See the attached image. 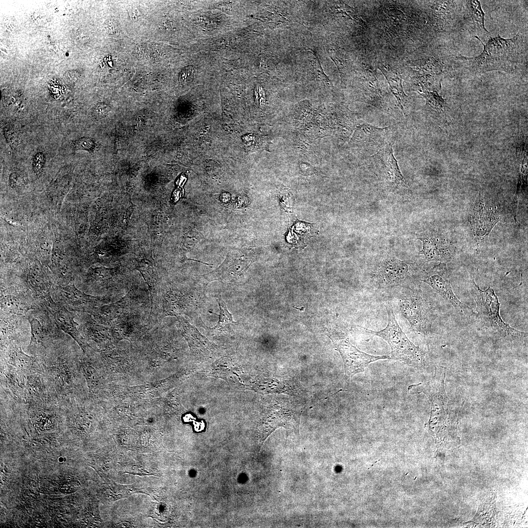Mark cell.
Returning <instances> with one entry per match:
<instances>
[{"mask_svg": "<svg viewBox=\"0 0 528 528\" xmlns=\"http://www.w3.org/2000/svg\"><path fill=\"white\" fill-rule=\"evenodd\" d=\"M446 368L435 367L431 378L425 383L410 385L408 389L412 394L423 393L429 399L430 416L426 428L436 442L443 445L456 443L458 419L445 389Z\"/></svg>", "mask_w": 528, "mask_h": 528, "instance_id": "1", "label": "cell"}, {"mask_svg": "<svg viewBox=\"0 0 528 528\" xmlns=\"http://www.w3.org/2000/svg\"><path fill=\"white\" fill-rule=\"evenodd\" d=\"M484 49L480 55L475 57L463 56L456 57L458 64L472 74L479 75L492 70L514 72L526 60L527 47L522 36L519 33L511 39H504L499 34L497 37H489L484 44L477 36Z\"/></svg>", "mask_w": 528, "mask_h": 528, "instance_id": "2", "label": "cell"}, {"mask_svg": "<svg viewBox=\"0 0 528 528\" xmlns=\"http://www.w3.org/2000/svg\"><path fill=\"white\" fill-rule=\"evenodd\" d=\"M66 336V335H65ZM64 336L34 356L45 368L48 379L62 396H72L77 387V352Z\"/></svg>", "mask_w": 528, "mask_h": 528, "instance_id": "3", "label": "cell"}, {"mask_svg": "<svg viewBox=\"0 0 528 528\" xmlns=\"http://www.w3.org/2000/svg\"><path fill=\"white\" fill-rule=\"evenodd\" d=\"M471 288L476 304V319L483 329L512 343L527 341V332L514 329L502 319L498 297L492 288L483 290L473 280Z\"/></svg>", "mask_w": 528, "mask_h": 528, "instance_id": "4", "label": "cell"}, {"mask_svg": "<svg viewBox=\"0 0 528 528\" xmlns=\"http://www.w3.org/2000/svg\"><path fill=\"white\" fill-rule=\"evenodd\" d=\"M395 291L399 310L415 332L426 335L438 317L437 310L428 296L410 284L398 286Z\"/></svg>", "mask_w": 528, "mask_h": 528, "instance_id": "5", "label": "cell"}, {"mask_svg": "<svg viewBox=\"0 0 528 528\" xmlns=\"http://www.w3.org/2000/svg\"><path fill=\"white\" fill-rule=\"evenodd\" d=\"M386 308L388 320L384 329L374 331L363 329L368 333L377 336L388 343L391 349L392 359L401 361L414 368H424L427 362L426 353L412 342L402 331L396 319L389 301L386 302Z\"/></svg>", "mask_w": 528, "mask_h": 528, "instance_id": "6", "label": "cell"}, {"mask_svg": "<svg viewBox=\"0 0 528 528\" xmlns=\"http://www.w3.org/2000/svg\"><path fill=\"white\" fill-rule=\"evenodd\" d=\"M30 327V341L28 349L35 356L42 352L55 340L64 337L53 318L42 304L26 315Z\"/></svg>", "mask_w": 528, "mask_h": 528, "instance_id": "7", "label": "cell"}, {"mask_svg": "<svg viewBox=\"0 0 528 528\" xmlns=\"http://www.w3.org/2000/svg\"><path fill=\"white\" fill-rule=\"evenodd\" d=\"M415 280L423 282L430 286L460 313L466 316L474 314V310L462 302L454 294L446 264L440 263L428 270L416 272Z\"/></svg>", "mask_w": 528, "mask_h": 528, "instance_id": "8", "label": "cell"}, {"mask_svg": "<svg viewBox=\"0 0 528 528\" xmlns=\"http://www.w3.org/2000/svg\"><path fill=\"white\" fill-rule=\"evenodd\" d=\"M40 305L21 281H1L0 312L26 316Z\"/></svg>", "mask_w": 528, "mask_h": 528, "instance_id": "9", "label": "cell"}, {"mask_svg": "<svg viewBox=\"0 0 528 528\" xmlns=\"http://www.w3.org/2000/svg\"><path fill=\"white\" fill-rule=\"evenodd\" d=\"M415 274L408 264L394 257H386L377 264L372 283L376 289H390L415 280Z\"/></svg>", "mask_w": 528, "mask_h": 528, "instance_id": "10", "label": "cell"}, {"mask_svg": "<svg viewBox=\"0 0 528 528\" xmlns=\"http://www.w3.org/2000/svg\"><path fill=\"white\" fill-rule=\"evenodd\" d=\"M339 352L346 375L350 377L363 372L371 363L381 359H391L389 355H373L360 351L350 342L346 334L339 331L329 335Z\"/></svg>", "mask_w": 528, "mask_h": 528, "instance_id": "11", "label": "cell"}, {"mask_svg": "<svg viewBox=\"0 0 528 528\" xmlns=\"http://www.w3.org/2000/svg\"><path fill=\"white\" fill-rule=\"evenodd\" d=\"M53 300L73 312L89 313L95 307L108 303L105 296L91 295L76 287L74 284L65 286L53 284L50 290Z\"/></svg>", "mask_w": 528, "mask_h": 528, "instance_id": "12", "label": "cell"}, {"mask_svg": "<svg viewBox=\"0 0 528 528\" xmlns=\"http://www.w3.org/2000/svg\"><path fill=\"white\" fill-rule=\"evenodd\" d=\"M394 141L390 140L383 146L368 160L369 165L380 177L395 186H406V182L393 154Z\"/></svg>", "mask_w": 528, "mask_h": 528, "instance_id": "13", "label": "cell"}, {"mask_svg": "<svg viewBox=\"0 0 528 528\" xmlns=\"http://www.w3.org/2000/svg\"><path fill=\"white\" fill-rule=\"evenodd\" d=\"M50 313L58 329L69 335L78 344L84 352L87 350V344L77 328L79 324L75 321L76 312L67 309L64 306L56 303L50 297L42 303Z\"/></svg>", "mask_w": 528, "mask_h": 528, "instance_id": "14", "label": "cell"}, {"mask_svg": "<svg viewBox=\"0 0 528 528\" xmlns=\"http://www.w3.org/2000/svg\"><path fill=\"white\" fill-rule=\"evenodd\" d=\"M423 243L420 254H423L428 262L439 261L446 264L455 254V247L448 240L441 236L430 232L417 235Z\"/></svg>", "mask_w": 528, "mask_h": 528, "instance_id": "15", "label": "cell"}, {"mask_svg": "<svg viewBox=\"0 0 528 528\" xmlns=\"http://www.w3.org/2000/svg\"><path fill=\"white\" fill-rule=\"evenodd\" d=\"M392 131L391 126L378 128L364 123L358 127L352 141L358 147L369 152H376L390 141L389 138Z\"/></svg>", "mask_w": 528, "mask_h": 528, "instance_id": "16", "label": "cell"}, {"mask_svg": "<svg viewBox=\"0 0 528 528\" xmlns=\"http://www.w3.org/2000/svg\"><path fill=\"white\" fill-rule=\"evenodd\" d=\"M479 199L473 209L471 221L475 238L479 242H484L498 221L499 215L494 206L485 203L482 199Z\"/></svg>", "mask_w": 528, "mask_h": 528, "instance_id": "17", "label": "cell"}, {"mask_svg": "<svg viewBox=\"0 0 528 528\" xmlns=\"http://www.w3.org/2000/svg\"><path fill=\"white\" fill-rule=\"evenodd\" d=\"M131 292L116 302L95 307L88 314L99 324L110 327L115 321L131 313L133 302Z\"/></svg>", "mask_w": 528, "mask_h": 528, "instance_id": "18", "label": "cell"}, {"mask_svg": "<svg viewBox=\"0 0 528 528\" xmlns=\"http://www.w3.org/2000/svg\"><path fill=\"white\" fill-rule=\"evenodd\" d=\"M21 280L39 303H42L51 297L50 290L52 285L55 284L54 281L44 272L39 264H31L26 278Z\"/></svg>", "mask_w": 528, "mask_h": 528, "instance_id": "19", "label": "cell"}, {"mask_svg": "<svg viewBox=\"0 0 528 528\" xmlns=\"http://www.w3.org/2000/svg\"><path fill=\"white\" fill-rule=\"evenodd\" d=\"M3 359L8 365L17 371L25 374L39 371L41 368L37 358L24 353L17 342H12L1 347Z\"/></svg>", "mask_w": 528, "mask_h": 528, "instance_id": "20", "label": "cell"}, {"mask_svg": "<svg viewBox=\"0 0 528 528\" xmlns=\"http://www.w3.org/2000/svg\"><path fill=\"white\" fill-rule=\"evenodd\" d=\"M26 316L0 312L1 347L18 342L27 332Z\"/></svg>", "mask_w": 528, "mask_h": 528, "instance_id": "21", "label": "cell"}, {"mask_svg": "<svg viewBox=\"0 0 528 528\" xmlns=\"http://www.w3.org/2000/svg\"><path fill=\"white\" fill-rule=\"evenodd\" d=\"M465 1L461 24L470 33L476 34L474 36H487L489 32L484 27V13L480 1L472 0Z\"/></svg>", "mask_w": 528, "mask_h": 528, "instance_id": "22", "label": "cell"}, {"mask_svg": "<svg viewBox=\"0 0 528 528\" xmlns=\"http://www.w3.org/2000/svg\"><path fill=\"white\" fill-rule=\"evenodd\" d=\"M179 329L193 351L203 354L210 353L214 347L198 330L181 315L177 317Z\"/></svg>", "mask_w": 528, "mask_h": 528, "instance_id": "23", "label": "cell"}, {"mask_svg": "<svg viewBox=\"0 0 528 528\" xmlns=\"http://www.w3.org/2000/svg\"><path fill=\"white\" fill-rule=\"evenodd\" d=\"M136 269L142 274L149 292L151 302L150 318L154 308L156 306L157 294L159 292L158 279L153 261L147 257H142L137 261Z\"/></svg>", "mask_w": 528, "mask_h": 528, "instance_id": "24", "label": "cell"}, {"mask_svg": "<svg viewBox=\"0 0 528 528\" xmlns=\"http://www.w3.org/2000/svg\"><path fill=\"white\" fill-rule=\"evenodd\" d=\"M190 305L191 301L188 296L178 290L171 289L164 295L163 313L164 316L177 317L186 313Z\"/></svg>", "mask_w": 528, "mask_h": 528, "instance_id": "25", "label": "cell"}, {"mask_svg": "<svg viewBox=\"0 0 528 528\" xmlns=\"http://www.w3.org/2000/svg\"><path fill=\"white\" fill-rule=\"evenodd\" d=\"M116 277L115 272L112 269L102 267L91 268L83 280V285L77 288L92 287L108 289L115 286Z\"/></svg>", "mask_w": 528, "mask_h": 528, "instance_id": "26", "label": "cell"}, {"mask_svg": "<svg viewBox=\"0 0 528 528\" xmlns=\"http://www.w3.org/2000/svg\"><path fill=\"white\" fill-rule=\"evenodd\" d=\"M230 263H224L222 266L212 274L213 276L208 280H218L222 282L236 283L241 281L243 272L247 266V262L242 259H232Z\"/></svg>", "mask_w": 528, "mask_h": 528, "instance_id": "27", "label": "cell"}, {"mask_svg": "<svg viewBox=\"0 0 528 528\" xmlns=\"http://www.w3.org/2000/svg\"><path fill=\"white\" fill-rule=\"evenodd\" d=\"M380 69L387 80L392 92L396 98L398 102L397 106L406 116L405 106L407 101V96L404 92L401 80L398 77L396 70L386 67Z\"/></svg>", "mask_w": 528, "mask_h": 528, "instance_id": "28", "label": "cell"}, {"mask_svg": "<svg viewBox=\"0 0 528 528\" xmlns=\"http://www.w3.org/2000/svg\"><path fill=\"white\" fill-rule=\"evenodd\" d=\"M437 3L434 8L435 16L437 17L443 29L450 24L451 25L457 17V5L455 1L451 0L440 1Z\"/></svg>", "mask_w": 528, "mask_h": 528, "instance_id": "29", "label": "cell"}, {"mask_svg": "<svg viewBox=\"0 0 528 528\" xmlns=\"http://www.w3.org/2000/svg\"><path fill=\"white\" fill-rule=\"evenodd\" d=\"M218 303L220 308L219 320L217 325L213 328H207L214 333H233V329L236 323L233 321L231 314L227 309V307L220 295L218 296Z\"/></svg>", "mask_w": 528, "mask_h": 528, "instance_id": "30", "label": "cell"}, {"mask_svg": "<svg viewBox=\"0 0 528 528\" xmlns=\"http://www.w3.org/2000/svg\"><path fill=\"white\" fill-rule=\"evenodd\" d=\"M195 70L191 66H188L183 68L179 75V81L181 83L188 82L193 79Z\"/></svg>", "mask_w": 528, "mask_h": 528, "instance_id": "31", "label": "cell"}, {"mask_svg": "<svg viewBox=\"0 0 528 528\" xmlns=\"http://www.w3.org/2000/svg\"><path fill=\"white\" fill-rule=\"evenodd\" d=\"M75 147L77 149L90 150L93 147V142L91 139L83 137L78 139L74 142Z\"/></svg>", "mask_w": 528, "mask_h": 528, "instance_id": "32", "label": "cell"}, {"mask_svg": "<svg viewBox=\"0 0 528 528\" xmlns=\"http://www.w3.org/2000/svg\"><path fill=\"white\" fill-rule=\"evenodd\" d=\"M110 110V108L108 105L105 103H99L94 108L93 112L97 117L102 118L108 114Z\"/></svg>", "mask_w": 528, "mask_h": 528, "instance_id": "33", "label": "cell"}, {"mask_svg": "<svg viewBox=\"0 0 528 528\" xmlns=\"http://www.w3.org/2000/svg\"><path fill=\"white\" fill-rule=\"evenodd\" d=\"M105 28L110 35H114L119 31V26L117 22L111 19L107 20L104 23Z\"/></svg>", "mask_w": 528, "mask_h": 528, "instance_id": "34", "label": "cell"}, {"mask_svg": "<svg viewBox=\"0 0 528 528\" xmlns=\"http://www.w3.org/2000/svg\"><path fill=\"white\" fill-rule=\"evenodd\" d=\"M44 155L42 153H38L35 156L33 161V169L37 174L41 172L44 164Z\"/></svg>", "mask_w": 528, "mask_h": 528, "instance_id": "35", "label": "cell"}, {"mask_svg": "<svg viewBox=\"0 0 528 528\" xmlns=\"http://www.w3.org/2000/svg\"><path fill=\"white\" fill-rule=\"evenodd\" d=\"M80 77V73L76 70H67L64 74L65 79L71 83L76 82Z\"/></svg>", "mask_w": 528, "mask_h": 528, "instance_id": "36", "label": "cell"}, {"mask_svg": "<svg viewBox=\"0 0 528 528\" xmlns=\"http://www.w3.org/2000/svg\"><path fill=\"white\" fill-rule=\"evenodd\" d=\"M32 18L36 24L40 25L45 23L46 21L45 16L43 13L38 12L33 13Z\"/></svg>", "mask_w": 528, "mask_h": 528, "instance_id": "37", "label": "cell"}, {"mask_svg": "<svg viewBox=\"0 0 528 528\" xmlns=\"http://www.w3.org/2000/svg\"><path fill=\"white\" fill-rule=\"evenodd\" d=\"M6 28L9 31H13L16 27V22L15 19L12 17H8L4 22Z\"/></svg>", "mask_w": 528, "mask_h": 528, "instance_id": "38", "label": "cell"}, {"mask_svg": "<svg viewBox=\"0 0 528 528\" xmlns=\"http://www.w3.org/2000/svg\"><path fill=\"white\" fill-rule=\"evenodd\" d=\"M130 18L132 21L135 22L138 17L140 15L138 9L134 7H131L129 9Z\"/></svg>", "mask_w": 528, "mask_h": 528, "instance_id": "39", "label": "cell"}, {"mask_svg": "<svg viewBox=\"0 0 528 528\" xmlns=\"http://www.w3.org/2000/svg\"><path fill=\"white\" fill-rule=\"evenodd\" d=\"M18 179V175L16 173H12L9 176V183L10 186L14 188L16 187Z\"/></svg>", "mask_w": 528, "mask_h": 528, "instance_id": "40", "label": "cell"}]
</instances>
